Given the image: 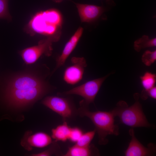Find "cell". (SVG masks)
<instances>
[{
    "instance_id": "6da1fadb",
    "label": "cell",
    "mask_w": 156,
    "mask_h": 156,
    "mask_svg": "<svg viewBox=\"0 0 156 156\" xmlns=\"http://www.w3.org/2000/svg\"><path fill=\"white\" fill-rule=\"evenodd\" d=\"M43 77L25 73L16 75L8 83L3 93V100L8 107H24L40 99L50 90Z\"/></svg>"
},
{
    "instance_id": "7a4b0ae2",
    "label": "cell",
    "mask_w": 156,
    "mask_h": 156,
    "mask_svg": "<svg viewBox=\"0 0 156 156\" xmlns=\"http://www.w3.org/2000/svg\"><path fill=\"white\" fill-rule=\"evenodd\" d=\"M80 107L77 109L78 115L89 118L94 125L98 134L99 143L101 145L107 144V137L109 135H118L119 127L114 122V116L112 111H89L88 107L80 102Z\"/></svg>"
},
{
    "instance_id": "3957f363",
    "label": "cell",
    "mask_w": 156,
    "mask_h": 156,
    "mask_svg": "<svg viewBox=\"0 0 156 156\" xmlns=\"http://www.w3.org/2000/svg\"><path fill=\"white\" fill-rule=\"evenodd\" d=\"M140 94L134 95L135 103L129 106L125 101H119L112 111L114 116H118L122 123L131 127H150L152 125L148 122L139 101Z\"/></svg>"
},
{
    "instance_id": "277c9868",
    "label": "cell",
    "mask_w": 156,
    "mask_h": 156,
    "mask_svg": "<svg viewBox=\"0 0 156 156\" xmlns=\"http://www.w3.org/2000/svg\"><path fill=\"white\" fill-rule=\"evenodd\" d=\"M60 15L58 12L54 9L40 12L31 20L28 28L33 33L52 35L59 29H57L60 25Z\"/></svg>"
},
{
    "instance_id": "5b68a950",
    "label": "cell",
    "mask_w": 156,
    "mask_h": 156,
    "mask_svg": "<svg viewBox=\"0 0 156 156\" xmlns=\"http://www.w3.org/2000/svg\"><path fill=\"white\" fill-rule=\"evenodd\" d=\"M59 29L54 34L47 38L39 41L38 45L25 49L20 54L25 63L27 64L36 62L42 55L49 56L52 53V43L58 41L61 34Z\"/></svg>"
},
{
    "instance_id": "8992f818",
    "label": "cell",
    "mask_w": 156,
    "mask_h": 156,
    "mask_svg": "<svg viewBox=\"0 0 156 156\" xmlns=\"http://www.w3.org/2000/svg\"><path fill=\"white\" fill-rule=\"evenodd\" d=\"M42 103L61 116L64 121L71 120L78 115L77 109L69 98L48 96L43 100Z\"/></svg>"
},
{
    "instance_id": "52a82bcc",
    "label": "cell",
    "mask_w": 156,
    "mask_h": 156,
    "mask_svg": "<svg viewBox=\"0 0 156 156\" xmlns=\"http://www.w3.org/2000/svg\"><path fill=\"white\" fill-rule=\"evenodd\" d=\"M111 73L102 77L88 81L85 83L64 92V95H77L82 97L81 101L86 106L94 103L95 98L104 81Z\"/></svg>"
},
{
    "instance_id": "ba28073f",
    "label": "cell",
    "mask_w": 156,
    "mask_h": 156,
    "mask_svg": "<svg viewBox=\"0 0 156 156\" xmlns=\"http://www.w3.org/2000/svg\"><path fill=\"white\" fill-rule=\"evenodd\" d=\"M71 62V65L67 67L64 72L63 79L67 84L73 85L82 79L87 64L83 57H73Z\"/></svg>"
},
{
    "instance_id": "9c48e42d",
    "label": "cell",
    "mask_w": 156,
    "mask_h": 156,
    "mask_svg": "<svg viewBox=\"0 0 156 156\" xmlns=\"http://www.w3.org/2000/svg\"><path fill=\"white\" fill-rule=\"evenodd\" d=\"M131 139L129 146L125 152L126 156H148L154 155L155 153V147L153 144H148L146 147L136 138L133 128L129 131Z\"/></svg>"
},
{
    "instance_id": "30bf717a",
    "label": "cell",
    "mask_w": 156,
    "mask_h": 156,
    "mask_svg": "<svg viewBox=\"0 0 156 156\" xmlns=\"http://www.w3.org/2000/svg\"><path fill=\"white\" fill-rule=\"evenodd\" d=\"M77 9L81 22L90 23L97 19L105 11V8L101 6L74 2Z\"/></svg>"
},
{
    "instance_id": "8fae6325",
    "label": "cell",
    "mask_w": 156,
    "mask_h": 156,
    "mask_svg": "<svg viewBox=\"0 0 156 156\" xmlns=\"http://www.w3.org/2000/svg\"><path fill=\"white\" fill-rule=\"evenodd\" d=\"M83 29L79 27L66 44L62 53L56 60V65L52 73L62 66L76 47L81 37Z\"/></svg>"
},
{
    "instance_id": "7c38bea8",
    "label": "cell",
    "mask_w": 156,
    "mask_h": 156,
    "mask_svg": "<svg viewBox=\"0 0 156 156\" xmlns=\"http://www.w3.org/2000/svg\"><path fill=\"white\" fill-rule=\"evenodd\" d=\"M99 155L97 148L93 145L90 144L87 146H81L74 144L68 148L64 156H90Z\"/></svg>"
},
{
    "instance_id": "4fadbf2b",
    "label": "cell",
    "mask_w": 156,
    "mask_h": 156,
    "mask_svg": "<svg viewBox=\"0 0 156 156\" xmlns=\"http://www.w3.org/2000/svg\"><path fill=\"white\" fill-rule=\"evenodd\" d=\"M26 140L29 146L39 148L46 147L52 142L51 137L42 132H38L29 136Z\"/></svg>"
},
{
    "instance_id": "5bb4252c",
    "label": "cell",
    "mask_w": 156,
    "mask_h": 156,
    "mask_svg": "<svg viewBox=\"0 0 156 156\" xmlns=\"http://www.w3.org/2000/svg\"><path fill=\"white\" fill-rule=\"evenodd\" d=\"M71 127L68 124L67 122L64 121L63 123L57 126L51 130V137L55 142H66L68 140Z\"/></svg>"
},
{
    "instance_id": "9a60e30c",
    "label": "cell",
    "mask_w": 156,
    "mask_h": 156,
    "mask_svg": "<svg viewBox=\"0 0 156 156\" xmlns=\"http://www.w3.org/2000/svg\"><path fill=\"white\" fill-rule=\"evenodd\" d=\"M156 46V38L150 39L148 36L146 35L143 36L136 40L134 43V49L138 52H140L142 49Z\"/></svg>"
},
{
    "instance_id": "2e32d148",
    "label": "cell",
    "mask_w": 156,
    "mask_h": 156,
    "mask_svg": "<svg viewBox=\"0 0 156 156\" xmlns=\"http://www.w3.org/2000/svg\"><path fill=\"white\" fill-rule=\"evenodd\" d=\"M155 74L149 72H146L144 75L140 77L142 84L143 88L142 92H146L154 86L156 82Z\"/></svg>"
},
{
    "instance_id": "e0dca14e",
    "label": "cell",
    "mask_w": 156,
    "mask_h": 156,
    "mask_svg": "<svg viewBox=\"0 0 156 156\" xmlns=\"http://www.w3.org/2000/svg\"><path fill=\"white\" fill-rule=\"evenodd\" d=\"M96 130L90 131L83 133L75 144L79 146H87L90 144L91 142L94 138Z\"/></svg>"
},
{
    "instance_id": "ac0fdd59",
    "label": "cell",
    "mask_w": 156,
    "mask_h": 156,
    "mask_svg": "<svg viewBox=\"0 0 156 156\" xmlns=\"http://www.w3.org/2000/svg\"><path fill=\"white\" fill-rule=\"evenodd\" d=\"M156 60V51H146L142 57V62L146 66H149L153 63Z\"/></svg>"
},
{
    "instance_id": "d6986e66",
    "label": "cell",
    "mask_w": 156,
    "mask_h": 156,
    "mask_svg": "<svg viewBox=\"0 0 156 156\" xmlns=\"http://www.w3.org/2000/svg\"><path fill=\"white\" fill-rule=\"evenodd\" d=\"M83 133V130L79 127H71L68 140L71 142L75 143Z\"/></svg>"
},
{
    "instance_id": "ffe728a7",
    "label": "cell",
    "mask_w": 156,
    "mask_h": 156,
    "mask_svg": "<svg viewBox=\"0 0 156 156\" xmlns=\"http://www.w3.org/2000/svg\"><path fill=\"white\" fill-rule=\"evenodd\" d=\"M10 18L8 10V0H0V18Z\"/></svg>"
},
{
    "instance_id": "44dd1931",
    "label": "cell",
    "mask_w": 156,
    "mask_h": 156,
    "mask_svg": "<svg viewBox=\"0 0 156 156\" xmlns=\"http://www.w3.org/2000/svg\"><path fill=\"white\" fill-rule=\"evenodd\" d=\"M59 147H60L57 144H54V145L52 147V148H51L44 151L41 153H37L36 154H34L32 155V156H51L53 153H56L57 151H60V150L57 151V150H60V148H58L55 149Z\"/></svg>"
},
{
    "instance_id": "7402d4cb",
    "label": "cell",
    "mask_w": 156,
    "mask_h": 156,
    "mask_svg": "<svg viewBox=\"0 0 156 156\" xmlns=\"http://www.w3.org/2000/svg\"><path fill=\"white\" fill-rule=\"evenodd\" d=\"M147 96L156 99V87L154 86L146 92Z\"/></svg>"
},
{
    "instance_id": "603a6c76",
    "label": "cell",
    "mask_w": 156,
    "mask_h": 156,
    "mask_svg": "<svg viewBox=\"0 0 156 156\" xmlns=\"http://www.w3.org/2000/svg\"><path fill=\"white\" fill-rule=\"evenodd\" d=\"M54 2L56 3H60L62 2L63 0H52Z\"/></svg>"
}]
</instances>
